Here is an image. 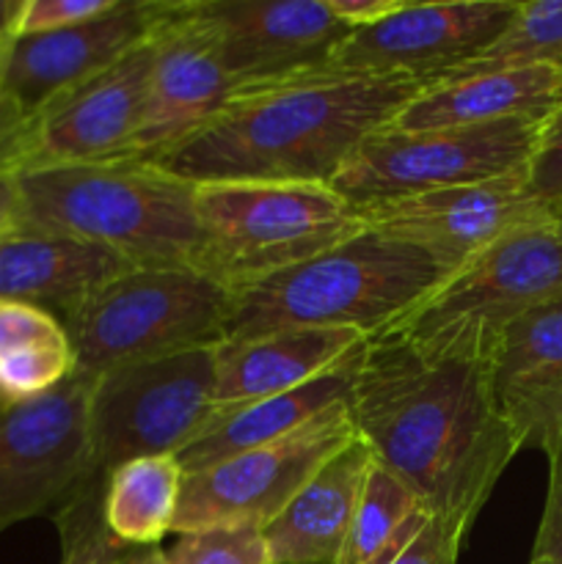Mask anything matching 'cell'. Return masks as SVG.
<instances>
[{
  "mask_svg": "<svg viewBox=\"0 0 562 564\" xmlns=\"http://www.w3.org/2000/svg\"><path fill=\"white\" fill-rule=\"evenodd\" d=\"M165 564H273L268 543L259 527L231 523V527H207L180 534L169 551Z\"/></svg>",
  "mask_w": 562,
  "mask_h": 564,
  "instance_id": "30",
  "label": "cell"
},
{
  "mask_svg": "<svg viewBox=\"0 0 562 564\" xmlns=\"http://www.w3.org/2000/svg\"><path fill=\"white\" fill-rule=\"evenodd\" d=\"M518 0L402 3L386 20L347 33L320 72L413 77L433 86L483 55L516 14Z\"/></svg>",
  "mask_w": 562,
  "mask_h": 564,
  "instance_id": "13",
  "label": "cell"
},
{
  "mask_svg": "<svg viewBox=\"0 0 562 564\" xmlns=\"http://www.w3.org/2000/svg\"><path fill=\"white\" fill-rule=\"evenodd\" d=\"M364 347L325 375L309 380L306 386H298L284 394L264 397L257 402H246V405L220 408L213 422L176 455V463L182 466L185 477L215 466L226 457L253 449V446L287 438V435L312 424L317 416L328 413L331 408L350 402L353 380H356Z\"/></svg>",
  "mask_w": 562,
  "mask_h": 564,
  "instance_id": "21",
  "label": "cell"
},
{
  "mask_svg": "<svg viewBox=\"0 0 562 564\" xmlns=\"http://www.w3.org/2000/svg\"><path fill=\"white\" fill-rule=\"evenodd\" d=\"M17 224V182L14 174H0V235Z\"/></svg>",
  "mask_w": 562,
  "mask_h": 564,
  "instance_id": "38",
  "label": "cell"
},
{
  "mask_svg": "<svg viewBox=\"0 0 562 564\" xmlns=\"http://www.w3.org/2000/svg\"><path fill=\"white\" fill-rule=\"evenodd\" d=\"M149 39L154 44V66L147 113L127 158L143 163H152L202 130L235 94L218 55L187 20L180 0H152Z\"/></svg>",
  "mask_w": 562,
  "mask_h": 564,
  "instance_id": "17",
  "label": "cell"
},
{
  "mask_svg": "<svg viewBox=\"0 0 562 564\" xmlns=\"http://www.w3.org/2000/svg\"><path fill=\"white\" fill-rule=\"evenodd\" d=\"M490 336L386 330L364 347L350 419L375 466L428 516L472 529L521 452L499 394Z\"/></svg>",
  "mask_w": 562,
  "mask_h": 564,
  "instance_id": "1",
  "label": "cell"
},
{
  "mask_svg": "<svg viewBox=\"0 0 562 564\" xmlns=\"http://www.w3.org/2000/svg\"><path fill=\"white\" fill-rule=\"evenodd\" d=\"M501 405L516 427L521 449L562 446V367L501 386Z\"/></svg>",
  "mask_w": 562,
  "mask_h": 564,
  "instance_id": "27",
  "label": "cell"
},
{
  "mask_svg": "<svg viewBox=\"0 0 562 564\" xmlns=\"http://www.w3.org/2000/svg\"><path fill=\"white\" fill-rule=\"evenodd\" d=\"M466 532L468 529L430 516L422 532L397 554L391 564H457Z\"/></svg>",
  "mask_w": 562,
  "mask_h": 564,
  "instance_id": "35",
  "label": "cell"
},
{
  "mask_svg": "<svg viewBox=\"0 0 562 564\" xmlns=\"http://www.w3.org/2000/svg\"><path fill=\"white\" fill-rule=\"evenodd\" d=\"M364 229L400 237L433 253L452 270L494 246L523 224L549 215V204L532 193L527 171L477 185L446 187L419 196L356 207Z\"/></svg>",
  "mask_w": 562,
  "mask_h": 564,
  "instance_id": "14",
  "label": "cell"
},
{
  "mask_svg": "<svg viewBox=\"0 0 562 564\" xmlns=\"http://www.w3.org/2000/svg\"><path fill=\"white\" fill-rule=\"evenodd\" d=\"M422 501L386 468H369L336 564H391L428 523Z\"/></svg>",
  "mask_w": 562,
  "mask_h": 564,
  "instance_id": "24",
  "label": "cell"
},
{
  "mask_svg": "<svg viewBox=\"0 0 562 564\" xmlns=\"http://www.w3.org/2000/svg\"><path fill=\"white\" fill-rule=\"evenodd\" d=\"M116 6H119V0H22L14 36H31V33H50L83 25V22L108 14Z\"/></svg>",
  "mask_w": 562,
  "mask_h": 564,
  "instance_id": "31",
  "label": "cell"
},
{
  "mask_svg": "<svg viewBox=\"0 0 562 564\" xmlns=\"http://www.w3.org/2000/svg\"><path fill=\"white\" fill-rule=\"evenodd\" d=\"M562 295V224L543 218L523 224L479 251L397 328L411 336H496L523 314Z\"/></svg>",
  "mask_w": 562,
  "mask_h": 564,
  "instance_id": "9",
  "label": "cell"
},
{
  "mask_svg": "<svg viewBox=\"0 0 562 564\" xmlns=\"http://www.w3.org/2000/svg\"><path fill=\"white\" fill-rule=\"evenodd\" d=\"M235 91L320 72L350 28L325 0H180Z\"/></svg>",
  "mask_w": 562,
  "mask_h": 564,
  "instance_id": "12",
  "label": "cell"
},
{
  "mask_svg": "<svg viewBox=\"0 0 562 564\" xmlns=\"http://www.w3.org/2000/svg\"><path fill=\"white\" fill-rule=\"evenodd\" d=\"M185 471L176 457H141L114 468L105 479L102 521L130 549L158 545L174 532Z\"/></svg>",
  "mask_w": 562,
  "mask_h": 564,
  "instance_id": "23",
  "label": "cell"
},
{
  "mask_svg": "<svg viewBox=\"0 0 562 564\" xmlns=\"http://www.w3.org/2000/svg\"><path fill=\"white\" fill-rule=\"evenodd\" d=\"M130 268L138 264L83 237L25 226L0 235V301L36 306L61 325Z\"/></svg>",
  "mask_w": 562,
  "mask_h": 564,
  "instance_id": "18",
  "label": "cell"
},
{
  "mask_svg": "<svg viewBox=\"0 0 562 564\" xmlns=\"http://www.w3.org/2000/svg\"><path fill=\"white\" fill-rule=\"evenodd\" d=\"M202 248L193 270L231 295L295 268L364 229L356 204L331 185H196Z\"/></svg>",
  "mask_w": 562,
  "mask_h": 564,
  "instance_id": "5",
  "label": "cell"
},
{
  "mask_svg": "<svg viewBox=\"0 0 562 564\" xmlns=\"http://www.w3.org/2000/svg\"><path fill=\"white\" fill-rule=\"evenodd\" d=\"M17 224L99 242L138 268H191L202 248L196 185L143 160L14 174Z\"/></svg>",
  "mask_w": 562,
  "mask_h": 564,
  "instance_id": "3",
  "label": "cell"
},
{
  "mask_svg": "<svg viewBox=\"0 0 562 564\" xmlns=\"http://www.w3.org/2000/svg\"><path fill=\"white\" fill-rule=\"evenodd\" d=\"M213 347L99 375L88 413V482L105 485L114 468L141 457H176L213 422L218 413Z\"/></svg>",
  "mask_w": 562,
  "mask_h": 564,
  "instance_id": "7",
  "label": "cell"
},
{
  "mask_svg": "<svg viewBox=\"0 0 562 564\" xmlns=\"http://www.w3.org/2000/svg\"><path fill=\"white\" fill-rule=\"evenodd\" d=\"M116 564H165L163 549H158V545H149V549H127Z\"/></svg>",
  "mask_w": 562,
  "mask_h": 564,
  "instance_id": "40",
  "label": "cell"
},
{
  "mask_svg": "<svg viewBox=\"0 0 562 564\" xmlns=\"http://www.w3.org/2000/svg\"><path fill=\"white\" fill-rule=\"evenodd\" d=\"M20 6H22V0H0V61H3L6 47L11 44V39H14Z\"/></svg>",
  "mask_w": 562,
  "mask_h": 564,
  "instance_id": "39",
  "label": "cell"
},
{
  "mask_svg": "<svg viewBox=\"0 0 562 564\" xmlns=\"http://www.w3.org/2000/svg\"><path fill=\"white\" fill-rule=\"evenodd\" d=\"M545 119H512L446 130L386 124L350 154L331 187L356 207L529 171Z\"/></svg>",
  "mask_w": 562,
  "mask_h": 564,
  "instance_id": "8",
  "label": "cell"
},
{
  "mask_svg": "<svg viewBox=\"0 0 562 564\" xmlns=\"http://www.w3.org/2000/svg\"><path fill=\"white\" fill-rule=\"evenodd\" d=\"M102 494L99 485H83L53 518L58 523L61 564H116L130 549L105 527Z\"/></svg>",
  "mask_w": 562,
  "mask_h": 564,
  "instance_id": "28",
  "label": "cell"
},
{
  "mask_svg": "<svg viewBox=\"0 0 562 564\" xmlns=\"http://www.w3.org/2000/svg\"><path fill=\"white\" fill-rule=\"evenodd\" d=\"M25 138L28 121L0 97V174H17Z\"/></svg>",
  "mask_w": 562,
  "mask_h": 564,
  "instance_id": "36",
  "label": "cell"
},
{
  "mask_svg": "<svg viewBox=\"0 0 562 564\" xmlns=\"http://www.w3.org/2000/svg\"><path fill=\"white\" fill-rule=\"evenodd\" d=\"M523 66L562 69V0H518L516 14L499 39L483 55L452 69L433 86L479 72L523 69Z\"/></svg>",
  "mask_w": 562,
  "mask_h": 564,
  "instance_id": "25",
  "label": "cell"
},
{
  "mask_svg": "<svg viewBox=\"0 0 562 564\" xmlns=\"http://www.w3.org/2000/svg\"><path fill=\"white\" fill-rule=\"evenodd\" d=\"M545 457H549V488H545L543 516H540L529 564L562 562V446L545 452Z\"/></svg>",
  "mask_w": 562,
  "mask_h": 564,
  "instance_id": "34",
  "label": "cell"
},
{
  "mask_svg": "<svg viewBox=\"0 0 562 564\" xmlns=\"http://www.w3.org/2000/svg\"><path fill=\"white\" fill-rule=\"evenodd\" d=\"M353 438L356 430L350 402H345L287 438L253 446L187 474L174 532L185 534L231 523L264 529L312 474Z\"/></svg>",
  "mask_w": 562,
  "mask_h": 564,
  "instance_id": "11",
  "label": "cell"
},
{
  "mask_svg": "<svg viewBox=\"0 0 562 564\" xmlns=\"http://www.w3.org/2000/svg\"><path fill=\"white\" fill-rule=\"evenodd\" d=\"M75 372L69 339L36 341L0 358V405L36 400Z\"/></svg>",
  "mask_w": 562,
  "mask_h": 564,
  "instance_id": "29",
  "label": "cell"
},
{
  "mask_svg": "<svg viewBox=\"0 0 562 564\" xmlns=\"http://www.w3.org/2000/svg\"><path fill=\"white\" fill-rule=\"evenodd\" d=\"M560 564H562V562H560Z\"/></svg>",
  "mask_w": 562,
  "mask_h": 564,
  "instance_id": "42",
  "label": "cell"
},
{
  "mask_svg": "<svg viewBox=\"0 0 562 564\" xmlns=\"http://www.w3.org/2000/svg\"><path fill=\"white\" fill-rule=\"evenodd\" d=\"M452 275L450 264L400 240L361 229L328 251L235 295L226 339L284 325L386 334Z\"/></svg>",
  "mask_w": 562,
  "mask_h": 564,
  "instance_id": "4",
  "label": "cell"
},
{
  "mask_svg": "<svg viewBox=\"0 0 562 564\" xmlns=\"http://www.w3.org/2000/svg\"><path fill=\"white\" fill-rule=\"evenodd\" d=\"M369 468L372 455L358 435L325 460L262 529L273 564H336Z\"/></svg>",
  "mask_w": 562,
  "mask_h": 564,
  "instance_id": "20",
  "label": "cell"
},
{
  "mask_svg": "<svg viewBox=\"0 0 562 564\" xmlns=\"http://www.w3.org/2000/svg\"><path fill=\"white\" fill-rule=\"evenodd\" d=\"M235 295L191 268H130L64 323L75 372L213 347L226 339Z\"/></svg>",
  "mask_w": 562,
  "mask_h": 564,
  "instance_id": "6",
  "label": "cell"
},
{
  "mask_svg": "<svg viewBox=\"0 0 562 564\" xmlns=\"http://www.w3.org/2000/svg\"><path fill=\"white\" fill-rule=\"evenodd\" d=\"M149 25L152 0H119L83 25L14 36L0 61V97L31 124L143 42Z\"/></svg>",
  "mask_w": 562,
  "mask_h": 564,
  "instance_id": "16",
  "label": "cell"
},
{
  "mask_svg": "<svg viewBox=\"0 0 562 564\" xmlns=\"http://www.w3.org/2000/svg\"><path fill=\"white\" fill-rule=\"evenodd\" d=\"M424 86L413 77L309 72L242 88L152 165L191 182L331 185L364 138L391 124Z\"/></svg>",
  "mask_w": 562,
  "mask_h": 564,
  "instance_id": "2",
  "label": "cell"
},
{
  "mask_svg": "<svg viewBox=\"0 0 562 564\" xmlns=\"http://www.w3.org/2000/svg\"><path fill=\"white\" fill-rule=\"evenodd\" d=\"M154 66L152 39L138 42L114 66L72 91L28 124L20 169L110 163L130 158L147 113Z\"/></svg>",
  "mask_w": 562,
  "mask_h": 564,
  "instance_id": "15",
  "label": "cell"
},
{
  "mask_svg": "<svg viewBox=\"0 0 562 564\" xmlns=\"http://www.w3.org/2000/svg\"><path fill=\"white\" fill-rule=\"evenodd\" d=\"M94 383L91 375L72 372L36 400L0 405V534L55 518L88 482Z\"/></svg>",
  "mask_w": 562,
  "mask_h": 564,
  "instance_id": "10",
  "label": "cell"
},
{
  "mask_svg": "<svg viewBox=\"0 0 562 564\" xmlns=\"http://www.w3.org/2000/svg\"><path fill=\"white\" fill-rule=\"evenodd\" d=\"M501 386L562 367V295L507 325L494 345Z\"/></svg>",
  "mask_w": 562,
  "mask_h": 564,
  "instance_id": "26",
  "label": "cell"
},
{
  "mask_svg": "<svg viewBox=\"0 0 562 564\" xmlns=\"http://www.w3.org/2000/svg\"><path fill=\"white\" fill-rule=\"evenodd\" d=\"M64 325L53 314L17 301H0V358L36 341L58 339Z\"/></svg>",
  "mask_w": 562,
  "mask_h": 564,
  "instance_id": "32",
  "label": "cell"
},
{
  "mask_svg": "<svg viewBox=\"0 0 562 564\" xmlns=\"http://www.w3.org/2000/svg\"><path fill=\"white\" fill-rule=\"evenodd\" d=\"M549 213H551V218H556L562 224V198H556V202L549 204Z\"/></svg>",
  "mask_w": 562,
  "mask_h": 564,
  "instance_id": "41",
  "label": "cell"
},
{
  "mask_svg": "<svg viewBox=\"0 0 562 564\" xmlns=\"http://www.w3.org/2000/svg\"><path fill=\"white\" fill-rule=\"evenodd\" d=\"M325 3L336 20L345 22L350 31H358L395 14L402 0H325Z\"/></svg>",
  "mask_w": 562,
  "mask_h": 564,
  "instance_id": "37",
  "label": "cell"
},
{
  "mask_svg": "<svg viewBox=\"0 0 562 564\" xmlns=\"http://www.w3.org/2000/svg\"><path fill=\"white\" fill-rule=\"evenodd\" d=\"M562 102L560 66L479 72L428 86L395 116L397 130H446L512 119H549Z\"/></svg>",
  "mask_w": 562,
  "mask_h": 564,
  "instance_id": "22",
  "label": "cell"
},
{
  "mask_svg": "<svg viewBox=\"0 0 562 564\" xmlns=\"http://www.w3.org/2000/svg\"><path fill=\"white\" fill-rule=\"evenodd\" d=\"M529 187L543 204L562 198V102L540 130L538 149L527 171Z\"/></svg>",
  "mask_w": 562,
  "mask_h": 564,
  "instance_id": "33",
  "label": "cell"
},
{
  "mask_svg": "<svg viewBox=\"0 0 562 564\" xmlns=\"http://www.w3.org/2000/svg\"><path fill=\"white\" fill-rule=\"evenodd\" d=\"M367 336L345 328L284 325L235 336L213 347L215 405L237 408L306 386L367 345Z\"/></svg>",
  "mask_w": 562,
  "mask_h": 564,
  "instance_id": "19",
  "label": "cell"
}]
</instances>
